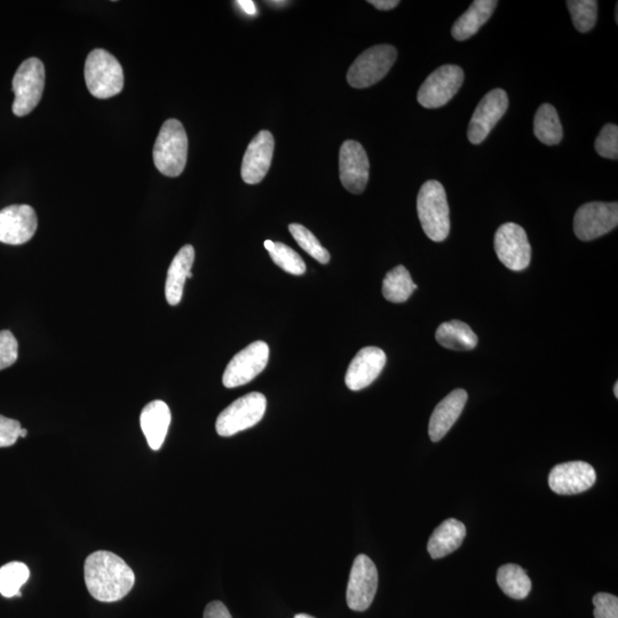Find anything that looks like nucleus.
I'll list each match as a JSON object with an SVG mask.
<instances>
[{
    "mask_svg": "<svg viewBox=\"0 0 618 618\" xmlns=\"http://www.w3.org/2000/svg\"><path fill=\"white\" fill-rule=\"evenodd\" d=\"M369 4L374 5L377 10L391 11L400 4L399 0H370Z\"/></svg>",
    "mask_w": 618,
    "mask_h": 618,
    "instance_id": "nucleus-37",
    "label": "nucleus"
},
{
    "mask_svg": "<svg viewBox=\"0 0 618 618\" xmlns=\"http://www.w3.org/2000/svg\"><path fill=\"white\" fill-rule=\"evenodd\" d=\"M469 399L466 391L458 388L446 396L434 409L429 424V434L433 442H438L446 437L451 427L462 415L465 404Z\"/></svg>",
    "mask_w": 618,
    "mask_h": 618,
    "instance_id": "nucleus-19",
    "label": "nucleus"
},
{
    "mask_svg": "<svg viewBox=\"0 0 618 618\" xmlns=\"http://www.w3.org/2000/svg\"><path fill=\"white\" fill-rule=\"evenodd\" d=\"M463 83L464 71L461 67L442 66L426 78L418 91L417 100L424 108H441L455 97Z\"/></svg>",
    "mask_w": 618,
    "mask_h": 618,
    "instance_id": "nucleus-8",
    "label": "nucleus"
},
{
    "mask_svg": "<svg viewBox=\"0 0 618 618\" xmlns=\"http://www.w3.org/2000/svg\"><path fill=\"white\" fill-rule=\"evenodd\" d=\"M398 58L392 45H377L364 51L347 73V82L355 89H367L382 81Z\"/></svg>",
    "mask_w": 618,
    "mask_h": 618,
    "instance_id": "nucleus-6",
    "label": "nucleus"
},
{
    "mask_svg": "<svg viewBox=\"0 0 618 618\" xmlns=\"http://www.w3.org/2000/svg\"><path fill=\"white\" fill-rule=\"evenodd\" d=\"M188 156V137L178 120L166 121L154 146V163L164 176L177 178L184 172Z\"/></svg>",
    "mask_w": 618,
    "mask_h": 618,
    "instance_id": "nucleus-3",
    "label": "nucleus"
},
{
    "mask_svg": "<svg viewBox=\"0 0 618 618\" xmlns=\"http://www.w3.org/2000/svg\"><path fill=\"white\" fill-rule=\"evenodd\" d=\"M30 577L29 568L14 561L0 568V594L5 598L21 597V588Z\"/></svg>",
    "mask_w": 618,
    "mask_h": 618,
    "instance_id": "nucleus-28",
    "label": "nucleus"
},
{
    "mask_svg": "<svg viewBox=\"0 0 618 618\" xmlns=\"http://www.w3.org/2000/svg\"><path fill=\"white\" fill-rule=\"evenodd\" d=\"M85 82L94 98L109 99L124 87L123 67L112 53L93 50L85 62Z\"/></svg>",
    "mask_w": 618,
    "mask_h": 618,
    "instance_id": "nucleus-4",
    "label": "nucleus"
},
{
    "mask_svg": "<svg viewBox=\"0 0 618 618\" xmlns=\"http://www.w3.org/2000/svg\"><path fill=\"white\" fill-rule=\"evenodd\" d=\"M596 152L608 160L618 158V128L615 124H607L601 129L599 136L594 144Z\"/></svg>",
    "mask_w": 618,
    "mask_h": 618,
    "instance_id": "nucleus-32",
    "label": "nucleus"
},
{
    "mask_svg": "<svg viewBox=\"0 0 618 618\" xmlns=\"http://www.w3.org/2000/svg\"><path fill=\"white\" fill-rule=\"evenodd\" d=\"M13 113L23 117L38 106L45 87L44 63L37 58H30L22 63L13 77Z\"/></svg>",
    "mask_w": 618,
    "mask_h": 618,
    "instance_id": "nucleus-7",
    "label": "nucleus"
},
{
    "mask_svg": "<svg viewBox=\"0 0 618 618\" xmlns=\"http://www.w3.org/2000/svg\"><path fill=\"white\" fill-rule=\"evenodd\" d=\"M386 354L378 347H364L355 355L348 367L345 383L351 391L367 388L382 374L386 366Z\"/></svg>",
    "mask_w": 618,
    "mask_h": 618,
    "instance_id": "nucleus-18",
    "label": "nucleus"
},
{
    "mask_svg": "<svg viewBox=\"0 0 618 618\" xmlns=\"http://www.w3.org/2000/svg\"><path fill=\"white\" fill-rule=\"evenodd\" d=\"M567 7L572 15L574 27L580 33H589L596 26L598 2L594 0H569Z\"/></svg>",
    "mask_w": 618,
    "mask_h": 618,
    "instance_id": "nucleus-30",
    "label": "nucleus"
},
{
    "mask_svg": "<svg viewBox=\"0 0 618 618\" xmlns=\"http://www.w3.org/2000/svg\"><path fill=\"white\" fill-rule=\"evenodd\" d=\"M417 288V284L412 281L408 269L400 265L393 268L385 276L383 296L394 304L406 303Z\"/></svg>",
    "mask_w": 618,
    "mask_h": 618,
    "instance_id": "nucleus-27",
    "label": "nucleus"
},
{
    "mask_svg": "<svg viewBox=\"0 0 618 618\" xmlns=\"http://www.w3.org/2000/svg\"><path fill=\"white\" fill-rule=\"evenodd\" d=\"M497 583L499 588L515 600L526 599L532 591V581L525 569L518 565H504L498 569Z\"/></svg>",
    "mask_w": 618,
    "mask_h": 618,
    "instance_id": "nucleus-25",
    "label": "nucleus"
},
{
    "mask_svg": "<svg viewBox=\"0 0 618 618\" xmlns=\"http://www.w3.org/2000/svg\"><path fill=\"white\" fill-rule=\"evenodd\" d=\"M275 141L269 131H261L252 139L242 163V179L245 184L257 185L271 169Z\"/></svg>",
    "mask_w": 618,
    "mask_h": 618,
    "instance_id": "nucleus-17",
    "label": "nucleus"
},
{
    "mask_svg": "<svg viewBox=\"0 0 618 618\" xmlns=\"http://www.w3.org/2000/svg\"><path fill=\"white\" fill-rule=\"evenodd\" d=\"M495 251L501 263L513 272H522L532 260V247L524 228L507 223L497 229Z\"/></svg>",
    "mask_w": 618,
    "mask_h": 618,
    "instance_id": "nucleus-10",
    "label": "nucleus"
},
{
    "mask_svg": "<svg viewBox=\"0 0 618 618\" xmlns=\"http://www.w3.org/2000/svg\"><path fill=\"white\" fill-rule=\"evenodd\" d=\"M465 536V525L456 519H448L434 530L427 544V551L433 559L445 558L461 548Z\"/></svg>",
    "mask_w": 618,
    "mask_h": 618,
    "instance_id": "nucleus-22",
    "label": "nucleus"
},
{
    "mask_svg": "<svg viewBox=\"0 0 618 618\" xmlns=\"http://www.w3.org/2000/svg\"><path fill=\"white\" fill-rule=\"evenodd\" d=\"M435 338L442 347L453 351H471L478 345V337L470 326L457 320L442 323Z\"/></svg>",
    "mask_w": 618,
    "mask_h": 618,
    "instance_id": "nucleus-24",
    "label": "nucleus"
},
{
    "mask_svg": "<svg viewBox=\"0 0 618 618\" xmlns=\"http://www.w3.org/2000/svg\"><path fill=\"white\" fill-rule=\"evenodd\" d=\"M19 344L11 331H0V371L10 368L17 362Z\"/></svg>",
    "mask_w": 618,
    "mask_h": 618,
    "instance_id": "nucleus-33",
    "label": "nucleus"
},
{
    "mask_svg": "<svg viewBox=\"0 0 618 618\" xmlns=\"http://www.w3.org/2000/svg\"><path fill=\"white\" fill-rule=\"evenodd\" d=\"M204 618H233L221 601H212L204 610Z\"/></svg>",
    "mask_w": 618,
    "mask_h": 618,
    "instance_id": "nucleus-36",
    "label": "nucleus"
},
{
    "mask_svg": "<svg viewBox=\"0 0 618 618\" xmlns=\"http://www.w3.org/2000/svg\"><path fill=\"white\" fill-rule=\"evenodd\" d=\"M418 218L433 242H443L450 233V210L445 187L437 180L426 181L417 197Z\"/></svg>",
    "mask_w": 618,
    "mask_h": 618,
    "instance_id": "nucleus-2",
    "label": "nucleus"
},
{
    "mask_svg": "<svg viewBox=\"0 0 618 618\" xmlns=\"http://www.w3.org/2000/svg\"><path fill=\"white\" fill-rule=\"evenodd\" d=\"M22 427L15 419L0 416V448L11 447L20 438Z\"/></svg>",
    "mask_w": 618,
    "mask_h": 618,
    "instance_id": "nucleus-35",
    "label": "nucleus"
},
{
    "mask_svg": "<svg viewBox=\"0 0 618 618\" xmlns=\"http://www.w3.org/2000/svg\"><path fill=\"white\" fill-rule=\"evenodd\" d=\"M269 347L255 342L237 353L224 372L223 383L227 388L240 387L251 382L267 367Z\"/></svg>",
    "mask_w": 618,
    "mask_h": 618,
    "instance_id": "nucleus-12",
    "label": "nucleus"
},
{
    "mask_svg": "<svg viewBox=\"0 0 618 618\" xmlns=\"http://www.w3.org/2000/svg\"><path fill=\"white\" fill-rule=\"evenodd\" d=\"M597 481L596 470L585 462H568L554 466L549 475V485L558 495H577L593 487Z\"/></svg>",
    "mask_w": 618,
    "mask_h": 618,
    "instance_id": "nucleus-16",
    "label": "nucleus"
},
{
    "mask_svg": "<svg viewBox=\"0 0 618 618\" xmlns=\"http://www.w3.org/2000/svg\"><path fill=\"white\" fill-rule=\"evenodd\" d=\"M509 108V97L502 89L490 91L480 101L471 118L467 137L471 144L480 145L493 131L496 124L502 120Z\"/></svg>",
    "mask_w": 618,
    "mask_h": 618,
    "instance_id": "nucleus-13",
    "label": "nucleus"
},
{
    "mask_svg": "<svg viewBox=\"0 0 618 618\" xmlns=\"http://www.w3.org/2000/svg\"><path fill=\"white\" fill-rule=\"evenodd\" d=\"M266 407L267 400L264 394L253 392L242 396L218 416L217 433L220 437L228 438L251 429L263 419Z\"/></svg>",
    "mask_w": 618,
    "mask_h": 618,
    "instance_id": "nucleus-5",
    "label": "nucleus"
},
{
    "mask_svg": "<svg viewBox=\"0 0 618 618\" xmlns=\"http://www.w3.org/2000/svg\"><path fill=\"white\" fill-rule=\"evenodd\" d=\"M614 393H615L616 398H618V383H616L614 386Z\"/></svg>",
    "mask_w": 618,
    "mask_h": 618,
    "instance_id": "nucleus-41",
    "label": "nucleus"
},
{
    "mask_svg": "<svg viewBox=\"0 0 618 618\" xmlns=\"http://www.w3.org/2000/svg\"><path fill=\"white\" fill-rule=\"evenodd\" d=\"M84 578L91 596L101 602L122 600L136 583L131 567L109 551H97L86 558Z\"/></svg>",
    "mask_w": 618,
    "mask_h": 618,
    "instance_id": "nucleus-1",
    "label": "nucleus"
},
{
    "mask_svg": "<svg viewBox=\"0 0 618 618\" xmlns=\"http://www.w3.org/2000/svg\"><path fill=\"white\" fill-rule=\"evenodd\" d=\"M295 618H315L311 615H307V614H298L295 616Z\"/></svg>",
    "mask_w": 618,
    "mask_h": 618,
    "instance_id": "nucleus-40",
    "label": "nucleus"
},
{
    "mask_svg": "<svg viewBox=\"0 0 618 618\" xmlns=\"http://www.w3.org/2000/svg\"><path fill=\"white\" fill-rule=\"evenodd\" d=\"M171 424V411L165 402L156 400L142 409L140 416L141 430L144 432L148 446L160 450L168 435Z\"/></svg>",
    "mask_w": 618,
    "mask_h": 618,
    "instance_id": "nucleus-20",
    "label": "nucleus"
},
{
    "mask_svg": "<svg viewBox=\"0 0 618 618\" xmlns=\"http://www.w3.org/2000/svg\"><path fill=\"white\" fill-rule=\"evenodd\" d=\"M594 618H618V598L614 594L598 593L593 597Z\"/></svg>",
    "mask_w": 618,
    "mask_h": 618,
    "instance_id": "nucleus-34",
    "label": "nucleus"
},
{
    "mask_svg": "<svg viewBox=\"0 0 618 618\" xmlns=\"http://www.w3.org/2000/svg\"><path fill=\"white\" fill-rule=\"evenodd\" d=\"M498 2L496 0H475L451 29L456 41L463 42L478 33L479 29L491 18Z\"/></svg>",
    "mask_w": 618,
    "mask_h": 618,
    "instance_id": "nucleus-23",
    "label": "nucleus"
},
{
    "mask_svg": "<svg viewBox=\"0 0 618 618\" xmlns=\"http://www.w3.org/2000/svg\"><path fill=\"white\" fill-rule=\"evenodd\" d=\"M195 250L192 245H185L173 258L165 283V297L169 305L177 306L184 295L188 274L192 271Z\"/></svg>",
    "mask_w": 618,
    "mask_h": 618,
    "instance_id": "nucleus-21",
    "label": "nucleus"
},
{
    "mask_svg": "<svg viewBox=\"0 0 618 618\" xmlns=\"http://www.w3.org/2000/svg\"><path fill=\"white\" fill-rule=\"evenodd\" d=\"M38 227L36 212L29 205H11L0 211V242L21 245L33 239Z\"/></svg>",
    "mask_w": 618,
    "mask_h": 618,
    "instance_id": "nucleus-15",
    "label": "nucleus"
},
{
    "mask_svg": "<svg viewBox=\"0 0 618 618\" xmlns=\"http://www.w3.org/2000/svg\"><path fill=\"white\" fill-rule=\"evenodd\" d=\"M378 589V570L374 561L366 554H360L354 560L348 581L347 605L355 612H364L374 601Z\"/></svg>",
    "mask_w": 618,
    "mask_h": 618,
    "instance_id": "nucleus-11",
    "label": "nucleus"
},
{
    "mask_svg": "<svg viewBox=\"0 0 618 618\" xmlns=\"http://www.w3.org/2000/svg\"><path fill=\"white\" fill-rule=\"evenodd\" d=\"M237 5H239L241 9L249 15H255L257 13L256 5L251 2V0H239Z\"/></svg>",
    "mask_w": 618,
    "mask_h": 618,
    "instance_id": "nucleus-38",
    "label": "nucleus"
},
{
    "mask_svg": "<svg viewBox=\"0 0 618 618\" xmlns=\"http://www.w3.org/2000/svg\"><path fill=\"white\" fill-rule=\"evenodd\" d=\"M289 231L296 240L299 247L308 253L309 256L318 260L319 263L326 265L330 261V253L326 248H323L315 235L308 231L306 227L299 224H291Z\"/></svg>",
    "mask_w": 618,
    "mask_h": 618,
    "instance_id": "nucleus-31",
    "label": "nucleus"
},
{
    "mask_svg": "<svg viewBox=\"0 0 618 618\" xmlns=\"http://www.w3.org/2000/svg\"><path fill=\"white\" fill-rule=\"evenodd\" d=\"M618 225V204L592 202L577 210L574 232L581 241H592L614 231Z\"/></svg>",
    "mask_w": 618,
    "mask_h": 618,
    "instance_id": "nucleus-9",
    "label": "nucleus"
},
{
    "mask_svg": "<svg viewBox=\"0 0 618 618\" xmlns=\"http://www.w3.org/2000/svg\"><path fill=\"white\" fill-rule=\"evenodd\" d=\"M27 434H28V431L26 429H21L20 438H26Z\"/></svg>",
    "mask_w": 618,
    "mask_h": 618,
    "instance_id": "nucleus-39",
    "label": "nucleus"
},
{
    "mask_svg": "<svg viewBox=\"0 0 618 618\" xmlns=\"http://www.w3.org/2000/svg\"><path fill=\"white\" fill-rule=\"evenodd\" d=\"M534 132L536 138L548 146L559 145L564 137L557 109L549 103H544L538 108L534 120Z\"/></svg>",
    "mask_w": 618,
    "mask_h": 618,
    "instance_id": "nucleus-26",
    "label": "nucleus"
},
{
    "mask_svg": "<svg viewBox=\"0 0 618 618\" xmlns=\"http://www.w3.org/2000/svg\"><path fill=\"white\" fill-rule=\"evenodd\" d=\"M266 250L269 252L274 263L292 275H303L306 272V265L295 250L281 242L265 241Z\"/></svg>",
    "mask_w": 618,
    "mask_h": 618,
    "instance_id": "nucleus-29",
    "label": "nucleus"
},
{
    "mask_svg": "<svg viewBox=\"0 0 618 618\" xmlns=\"http://www.w3.org/2000/svg\"><path fill=\"white\" fill-rule=\"evenodd\" d=\"M369 158L358 141L347 140L339 153V174L343 186L353 194H362L369 181Z\"/></svg>",
    "mask_w": 618,
    "mask_h": 618,
    "instance_id": "nucleus-14",
    "label": "nucleus"
}]
</instances>
